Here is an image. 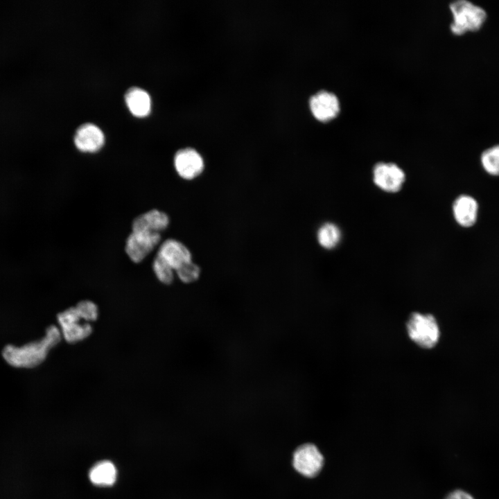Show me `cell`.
I'll use <instances>...</instances> for the list:
<instances>
[{"mask_svg":"<svg viewBox=\"0 0 499 499\" xmlns=\"http://www.w3.org/2000/svg\"><path fill=\"white\" fill-rule=\"evenodd\" d=\"M62 337L60 329L52 325L46 329L44 337L40 340L28 342L21 347L6 345L2 351V356L12 367H34L46 359L49 350L60 342Z\"/></svg>","mask_w":499,"mask_h":499,"instance_id":"obj_1","label":"cell"},{"mask_svg":"<svg viewBox=\"0 0 499 499\" xmlns=\"http://www.w3.org/2000/svg\"><path fill=\"white\" fill-rule=\"evenodd\" d=\"M449 7L453 18L450 28L454 35H462L468 32H476L487 20L486 11L471 1L458 0L451 3Z\"/></svg>","mask_w":499,"mask_h":499,"instance_id":"obj_2","label":"cell"},{"mask_svg":"<svg viewBox=\"0 0 499 499\" xmlns=\"http://www.w3.org/2000/svg\"><path fill=\"white\" fill-rule=\"evenodd\" d=\"M410 339L422 349L434 348L440 339V328L436 318L431 314L413 313L406 322Z\"/></svg>","mask_w":499,"mask_h":499,"instance_id":"obj_3","label":"cell"},{"mask_svg":"<svg viewBox=\"0 0 499 499\" xmlns=\"http://www.w3.org/2000/svg\"><path fill=\"white\" fill-rule=\"evenodd\" d=\"M324 459L318 448L306 443L295 449L292 455V466L295 471L306 478H314L322 471Z\"/></svg>","mask_w":499,"mask_h":499,"instance_id":"obj_4","label":"cell"},{"mask_svg":"<svg viewBox=\"0 0 499 499\" xmlns=\"http://www.w3.org/2000/svg\"><path fill=\"white\" fill-rule=\"evenodd\" d=\"M161 234L143 231H132L128 236L125 251L135 263H141L160 243Z\"/></svg>","mask_w":499,"mask_h":499,"instance_id":"obj_5","label":"cell"},{"mask_svg":"<svg viewBox=\"0 0 499 499\" xmlns=\"http://www.w3.org/2000/svg\"><path fill=\"white\" fill-rule=\"evenodd\" d=\"M173 164L178 175L186 180H192L198 177L204 169V159L192 148H185L177 151L174 156Z\"/></svg>","mask_w":499,"mask_h":499,"instance_id":"obj_6","label":"cell"},{"mask_svg":"<svg viewBox=\"0 0 499 499\" xmlns=\"http://www.w3.org/2000/svg\"><path fill=\"white\" fill-rule=\"evenodd\" d=\"M375 184L382 190L395 193L399 191L405 180L403 170L393 163H378L373 169Z\"/></svg>","mask_w":499,"mask_h":499,"instance_id":"obj_7","label":"cell"},{"mask_svg":"<svg viewBox=\"0 0 499 499\" xmlns=\"http://www.w3.org/2000/svg\"><path fill=\"white\" fill-rule=\"evenodd\" d=\"M157 256L161 257L175 271L192 261L189 249L182 242L173 238L167 239L159 245Z\"/></svg>","mask_w":499,"mask_h":499,"instance_id":"obj_8","label":"cell"},{"mask_svg":"<svg viewBox=\"0 0 499 499\" xmlns=\"http://www.w3.org/2000/svg\"><path fill=\"white\" fill-rule=\"evenodd\" d=\"M76 147L81 152L94 153L98 151L105 143V136L97 125L86 123L80 125L74 138Z\"/></svg>","mask_w":499,"mask_h":499,"instance_id":"obj_9","label":"cell"},{"mask_svg":"<svg viewBox=\"0 0 499 499\" xmlns=\"http://www.w3.org/2000/svg\"><path fill=\"white\" fill-rule=\"evenodd\" d=\"M310 107L317 119L327 121L338 115L340 112V103L334 94L327 91H320L311 97Z\"/></svg>","mask_w":499,"mask_h":499,"instance_id":"obj_10","label":"cell"},{"mask_svg":"<svg viewBox=\"0 0 499 499\" xmlns=\"http://www.w3.org/2000/svg\"><path fill=\"white\" fill-rule=\"evenodd\" d=\"M479 204L471 195H459L453 204V213L456 222L464 228L471 227L478 220Z\"/></svg>","mask_w":499,"mask_h":499,"instance_id":"obj_11","label":"cell"},{"mask_svg":"<svg viewBox=\"0 0 499 499\" xmlns=\"http://www.w3.org/2000/svg\"><path fill=\"white\" fill-rule=\"evenodd\" d=\"M169 222V217L166 213L157 209H152L134 219L132 231L160 234L168 227Z\"/></svg>","mask_w":499,"mask_h":499,"instance_id":"obj_12","label":"cell"},{"mask_svg":"<svg viewBox=\"0 0 499 499\" xmlns=\"http://www.w3.org/2000/svg\"><path fill=\"white\" fill-rule=\"evenodd\" d=\"M125 100L130 112L138 117H143L150 112L151 99L144 89L132 87L125 94Z\"/></svg>","mask_w":499,"mask_h":499,"instance_id":"obj_13","label":"cell"},{"mask_svg":"<svg viewBox=\"0 0 499 499\" xmlns=\"http://www.w3.org/2000/svg\"><path fill=\"white\" fill-rule=\"evenodd\" d=\"M116 469L114 464L108 460L96 463L90 469V481L98 486H111L116 480Z\"/></svg>","mask_w":499,"mask_h":499,"instance_id":"obj_14","label":"cell"},{"mask_svg":"<svg viewBox=\"0 0 499 499\" xmlns=\"http://www.w3.org/2000/svg\"><path fill=\"white\" fill-rule=\"evenodd\" d=\"M80 322L60 328L62 336L69 343H76L85 340L92 332L91 326L88 323L80 324Z\"/></svg>","mask_w":499,"mask_h":499,"instance_id":"obj_15","label":"cell"},{"mask_svg":"<svg viewBox=\"0 0 499 499\" xmlns=\"http://www.w3.org/2000/svg\"><path fill=\"white\" fill-rule=\"evenodd\" d=\"M341 233L339 228L333 223L326 222L322 225L317 233L319 244L324 249L330 250L335 247L340 241Z\"/></svg>","mask_w":499,"mask_h":499,"instance_id":"obj_16","label":"cell"},{"mask_svg":"<svg viewBox=\"0 0 499 499\" xmlns=\"http://www.w3.org/2000/svg\"><path fill=\"white\" fill-rule=\"evenodd\" d=\"M484 170L491 176H499V144L485 149L480 155Z\"/></svg>","mask_w":499,"mask_h":499,"instance_id":"obj_17","label":"cell"},{"mask_svg":"<svg viewBox=\"0 0 499 499\" xmlns=\"http://www.w3.org/2000/svg\"><path fill=\"white\" fill-rule=\"evenodd\" d=\"M152 270L157 279L164 284H170L174 279L175 270L161 257L156 256L152 262Z\"/></svg>","mask_w":499,"mask_h":499,"instance_id":"obj_18","label":"cell"},{"mask_svg":"<svg viewBox=\"0 0 499 499\" xmlns=\"http://www.w3.org/2000/svg\"><path fill=\"white\" fill-rule=\"evenodd\" d=\"M178 278L184 283L195 281L200 277V267L192 261L184 265L176 271Z\"/></svg>","mask_w":499,"mask_h":499,"instance_id":"obj_19","label":"cell"},{"mask_svg":"<svg viewBox=\"0 0 499 499\" xmlns=\"http://www.w3.org/2000/svg\"><path fill=\"white\" fill-rule=\"evenodd\" d=\"M76 308L80 317L86 322H93L98 316V307L91 301H81L77 304Z\"/></svg>","mask_w":499,"mask_h":499,"instance_id":"obj_20","label":"cell"},{"mask_svg":"<svg viewBox=\"0 0 499 499\" xmlns=\"http://www.w3.org/2000/svg\"><path fill=\"white\" fill-rule=\"evenodd\" d=\"M58 324L60 328L71 324L74 322H80V317L78 311L75 308H69L63 312H61L57 317Z\"/></svg>","mask_w":499,"mask_h":499,"instance_id":"obj_21","label":"cell"},{"mask_svg":"<svg viewBox=\"0 0 499 499\" xmlns=\"http://www.w3.org/2000/svg\"><path fill=\"white\" fill-rule=\"evenodd\" d=\"M444 499H474V498L464 490L456 489L449 493Z\"/></svg>","mask_w":499,"mask_h":499,"instance_id":"obj_22","label":"cell"}]
</instances>
